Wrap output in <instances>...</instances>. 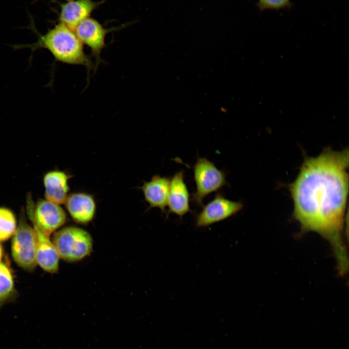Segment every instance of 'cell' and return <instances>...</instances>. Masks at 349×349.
<instances>
[{
  "instance_id": "obj_1",
  "label": "cell",
  "mask_w": 349,
  "mask_h": 349,
  "mask_svg": "<svg viewBox=\"0 0 349 349\" xmlns=\"http://www.w3.org/2000/svg\"><path fill=\"white\" fill-rule=\"evenodd\" d=\"M348 149H325L317 157H307L289 186L293 218L303 232L318 234L330 243L338 271L348 270L344 240L345 213L349 190Z\"/></svg>"
},
{
  "instance_id": "obj_2",
  "label": "cell",
  "mask_w": 349,
  "mask_h": 349,
  "mask_svg": "<svg viewBox=\"0 0 349 349\" xmlns=\"http://www.w3.org/2000/svg\"><path fill=\"white\" fill-rule=\"evenodd\" d=\"M15 49L29 48L32 51L40 48L48 50L55 61L64 63L80 65L90 70L92 62L83 49V45L75 32L59 22L44 34H39L37 40L32 44L16 45Z\"/></svg>"
},
{
  "instance_id": "obj_3",
  "label": "cell",
  "mask_w": 349,
  "mask_h": 349,
  "mask_svg": "<svg viewBox=\"0 0 349 349\" xmlns=\"http://www.w3.org/2000/svg\"><path fill=\"white\" fill-rule=\"evenodd\" d=\"M60 257L68 262H76L89 256L93 251L92 236L79 227H64L55 232L52 240Z\"/></svg>"
},
{
  "instance_id": "obj_4",
  "label": "cell",
  "mask_w": 349,
  "mask_h": 349,
  "mask_svg": "<svg viewBox=\"0 0 349 349\" xmlns=\"http://www.w3.org/2000/svg\"><path fill=\"white\" fill-rule=\"evenodd\" d=\"M37 243L34 229L27 222L24 210H22L18 224L13 235L11 252L16 264L27 271L33 270L36 267Z\"/></svg>"
},
{
  "instance_id": "obj_5",
  "label": "cell",
  "mask_w": 349,
  "mask_h": 349,
  "mask_svg": "<svg viewBox=\"0 0 349 349\" xmlns=\"http://www.w3.org/2000/svg\"><path fill=\"white\" fill-rule=\"evenodd\" d=\"M27 213L32 225L48 237L64 224L67 220L60 205L45 199L34 204L31 194L27 198Z\"/></svg>"
},
{
  "instance_id": "obj_6",
  "label": "cell",
  "mask_w": 349,
  "mask_h": 349,
  "mask_svg": "<svg viewBox=\"0 0 349 349\" xmlns=\"http://www.w3.org/2000/svg\"><path fill=\"white\" fill-rule=\"evenodd\" d=\"M196 191L192 199L201 206L204 199L226 183L224 173L219 170L212 162L205 158H199L193 167Z\"/></svg>"
},
{
  "instance_id": "obj_7",
  "label": "cell",
  "mask_w": 349,
  "mask_h": 349,
  "mask_svg": "<svg viewBox=\"0 0 349 349\" xmlns=\"http://www.w3.org/2000/svg\"><path fill=\"white\" fill-rule=\"evenodd\" d=\"M242 206L241 202L231 201L218 194L197 215L196 225L206 227L223 221L238 213Z\"/></svg>"
},
{
  "instance_id": "obj_8",
  "label": "cell",
  "mask_w": 349,
  "mask_h": 349,
  "mask_svg": "<svg viewBox=\"0 0 349 349\" xmlns=\"http://www.w3.org/2000/svg\"><path fill=\"white\" fill-rule=\"evenodd\" d=\"M77 37L91 49L96 66L101 62V54L105 46V37L109 32L96 20L88 17L74 29Z\"/></svg>"
},
{
  "instance_id": "obj_9",
  "label": "cell",
  "mask_w": 349,
  "mask_h": 349,
  "mask_svg": "<svg viewBox=\"0 0 349 349\" xmlns=\"http://www.w3.org/2000/svg\"><path fill=\"white\" fill-rule=\"evenodd\" d=\"M71 218L77 223L87 224L95 217L96 203L93 196L86 193L68 194L64 203Z\"/></svg>"
},
{
  "instance_id": "obj_10",
  "label": "cell",
  "mask_w": 349,
  "mask_h": 349,
  "mask_svg": "<svg viewBox=\"0 0 349 349\" xmlns=\"http://www.w3.org/2000/svg\"><path fill=\"white\" fill-rule=\"evenodd\" d=\"M100 2L93 0H73L61 5L59 22L72 30L82 21L90 17Z\"/></svg>"
},
{
  "instance_id": "obj_11",
  "label": "cell",
  "mask_w": 349,
  "mask_h": 349,
  "mask_svg": "<svg viewBox=\"0 0 349 349\" xmlns=\"http://www.w3.org/2000/svg\"><path fill=\"white\" fill-rule=\"evenodd\" d=\"M184 178L183 171L171 178L167 203L169 212L180 217L190 211V195Z\"/></svg>"
},
{
  "instance_id": "obj_12",
  "label": "cell",
  "mask_w": 349,
  "mask_h": 349,
  "mask_svg": "<svg viewBox=\"0 0 349 349\" xmlns=\"http://www.w3.org/2000/svg\"><path fill=\"white\" fill-rule=\"evenodd\" d=\"M70 177L65 172L59 170L46 174L43 178L45 199L59 205L64 204L68 195V182Z\"/></svg>"
},
{
  "instance_id": "obj_13",
  "label": "cell",
  "mask_w": 349,
  "mask_h": 349,
  "mask_svg": "<svg viewBox=\"0 0 349 349\" xmlns=\"http://www.w3.org/2000/svg\"><path fill=\"white\" fill-rule=\"evenodd\" d=\"M37 237L36 260L38 264L46 272L54 273L58 271L59 254L52 241L37 227L32 225Z\"/></svg>"
},
{
  "instance_id": "obj_14",
  "label": "cell",
  "mask_w": 349,
  "mask_h": 349,
  "mask_svg": "<svg viewBox=\"0 0 349 349\" xmlns=\"http://www.w3.org/2000/svg\"><path fill=\"white\" fill-rule=\"evenodd\" d=\"M170 179L159 175L143 183L141 188L146 202L150 207H157L164 211L167 206Z\"/></svg>"
},
{
  "instance_id": "obj_15",
  "label": "cell",
  "mask_w": 349,
  "mask_h": 349,
  "mask_svg": "<svg viewBox=\"0 0 349 349\" xmlns=\"http://www.w3.org/2000/svg\"><path fill=\"white\" fill-rule=\"evenodd\" d=\"M17 227L14 213L9 208L0 207V241H5L13 236Z\"/></svg>"
},
{
  "instance_id": "obj_16",
  "label": "cell",
  "mask_w": 349,
  "mask_h": 349,
  "mask_svg": "<svg viewBox=\"0 0 349 349\" xmlns=\"http://www.w3.org/2000/svg\"><path fill=\"white\" fill-rule=\"evenodd\" d=\"M14 282L9 268L0 263V305L7 301L14 292Z\"/></svg>"
},
{
  "instance_id": "obj_17",
  "label": "cell",
  "mask_w": 349,
  "mask_h": 349,
  "mask_svg": "<svg viewBox=\"0 0 349 349\" xmlns=\"http://www.w3.org/2000/svg\"><path fill=\"white\" fill-rule=\"evenodd\" d=\"M257 6L261 11L268 10H279L290 7V0H258Z\"/></svg>"
},
{
  "instance_id": "obj_18",
  "label": "cell",
  "mask_w": 349,
  "mask_h": 349,
  "mask_svg": "<svg viewBox=\"0 0 349 349\" xmlns=\"http://www.w3.org/2000/svg\"><path fill=\"white\" fill-rule=\"evenodd\" d=\"M2 255H3L2 248L1 245L0 244V263L1 262Z\"/></svg>"
},
{
  "instance_id": "obj_19",
  "label": "cell",
  "mask_w": 349,
  "mask_h": 349,
  "mask_svg": "<svg viewBox=\"0 0 349 349\" xmlns=\"http://www.w3.org/2000/svg\"><path fill=\"white\" fill-rule=\"evenodd\" d=\"M66 0V1H72V0Z\"/></svg>"
}]
</instances>
